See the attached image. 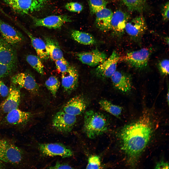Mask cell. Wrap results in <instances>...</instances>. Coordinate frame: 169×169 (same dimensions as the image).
<instances>
[{
	"label": "cell",
	"mask_w": 169,
	"mask_h": 169,
	"mask_svg": "<svg viewBox=\"0 0 169 169\" xmlns=\"http://www.w3.org/2000/svg\"><path fill=\"white\" fill-rule=\"evenodd\" d=\"M153 132L151 119L149 114H144L138 120L124 126L119 134L121 148L127 161L135 167L141 154L151 138Z\"/></svg>",
	"instance_id": "cell-1"
},
{
	"label": "cell",
	"mask_w": 169,
	"mask_h": 169,
	"mask_svg": "<svg viewBox=\"0 0 169 169\" xmlns=\"http://www.w3.org/2000/svg\"><path fill=\"white\" fill-rule=\"evenodd\" d=\"M84 123L85 132L90 138L101 134L107 129L108 121L105 116L92 110L85 113Z\"/></svg>",
	"instance_id": "cell-2"
},
{
	"label": "cell",
	"mask_w": 169,
	"mask_h": 169,
	"mask_svg": "<svg viewBox=\"0 0 169 169\" xmlns=\"http://www.w3.org/2000/svg\"><path fill=\"white\" fill-rule=\"evenodd\" d=\"M14 11L19 14H26L40 10L48 0H2Z\"/></svg>",
	"instance_id": "cell-3"
},
{
	"label": "cell",
	"mask_w": 169,
	"mask_h": 169,
	"mask_svg": "<svg viewBox=\"0 0 169 169\" xmlns=\"http://www.w3.org/2000/svg\"><path fill=\"white\" fill-rule=\"evenodd\" d=\"M150 49L146 48L131 51L127 53L120 57L122 60L131 66L139 69H142L146 67L151 55Z\"/></svg>",
	"instance_id": "cell-4"
},
{
	"label": "cell",
	"mask_w": 169,
	"mask_h": 169,
	"mask_svg": "<svg viewBox=\"0 0 169 169\" xmlns=\"http://www.w3.org/2000/svg\"><path fill=\"white\" fill-rule=\"evenodd\" d=\"M33 116L31 113L22 111L17 108L7 113L0 124L6 127H23L29 123Z\"/></svg>",
	"instance_id": "cell-5"
},
{
	"label": "cell",
	"mask_w": 169,
	"mask_h": 169,
	"mask_svg": "<svg viewBox=\"0 0 169 169\" xmlns=\"http://www.w3.org/2000/svg\"><path fill=\"white\" fill-rule=\"evenodd\" d=\"M76 116L67 113L63 110L59 111L54 116L52 126L59 132L68 133L71 131L76 123Z\"/></svg>",
	"instance_id": "cell-6"
},
{
	"label": "cell",
	"mask_w": 169,
	"mask_h": 169,
	"mask_svg": "<svg viewBox=\"0 0 169 169\" xmlns=\"http://www.w3.org/2000/svg\"><path fill=\"white\" fill-rule=\"evenodd\" d=\"M38 148L41 154L45 156L66 158L71 157L73 154L70 149L60 143H39Z\"/></svg>",
	"instance_id": "cell-7"
},
{
	"label": "cell",
	"mask_w": 169,
	"mask_h": 169,
	"mask_svg": "<svg viewBox=\"0 0 169 169\" xmlns=\"http://www.w3.org/2000/svg\"><path fill=\"white\" fill-rule=\"evenodd\" d=\"M24 157L20 148L8 141L0 147V160L4 161L17 164L23 161Z\"/></svg>",
	"instance_id": "cell-8"
},
{
	"label": "cell",
	"mask_w": 169,
	"mask_h": 169,
	"mask_svg": "<svg viewBox=\"0 0 169 169\" xmlns=\"http://www.w3.org/2000/svg\"><path fill=\"white\" fill-rule=\"evenodd\" d=\"M120 57L117 53L114 51L110 56L98 65L95 73L97 77L106 78L110 77L116 71L117 65Z\"/></svg>",
	"instance_id": "cell-9"
},
{
	"label": "cell",
	"mask_w": 169,
	"mask_h": 169,
	"mask_svg": "<svg viewBox=\"0 0 169 169\" xmlns=\"http://www.w3.org/2000/svg\"><path fill=\"white\" fill-rule=\"evenodd\" d=\"M13 84L25 88L34 93L38 91L39 87L34 77L31 74L25 72L19 73L11 78Z\"/></svg>",
	"instance_id": "cell-10"
},
{
	"label": "cell",
	"mask_w": 169,
	"mask_h": 169,
	"mask_svg": "<svg viewBox=\"0 0 169 169\" xmlns=\"http://www.w3.org/2000/svg\"><path fill=\"white\" fill-rule=\"evenodd\" d=\"M32 19L35 26L50 29L60 28L65 23L72 21L70 17L65 15H51L41 19L32 17Z\"/></svg>",
	"instance_id": "cell-11"
},
{
	"label": "cell",
	"mask_w": 169,
	"mask_h": 169,
	"mask_svg": "<svg viewBox=\"0 0 169 169\" xmlns=\"http://www.w3.org/2000/svg\"><path fill=\"white\" fill-rule=\"evenodd\" d=\"M76 56L82 63L92 66L99 65L107 58L105 53L97 49L88 52L77 53Z\"/></svg>",
	"instance_id": "cell-12"
},
{
	"label": "cell",
	"mask_w": 169,
	"mask_h": 169,
	"mask_svg": "<svg viewBox=\"0 0 169 169\" xmlns=\"http://www.w3.org/2000/svg\"><path fill=\"white\" fill-rule=\"evenodd\" d=\"M0 33L3 39L11 45L18 44L23 39L20 32L0 19Z\"/></svg>",
	"instance_id": "cell-13"
},
{
	"label": "cell",
	"mask_w": 169,
	"mask_h": 169,
	"mask_svg": "<svg viewBox=\"0 0 169 169\" xmlns=\"http://www.w3.org/2000/svg\"><path fill=\"white\" fill-rule=\"evenodd\" d=\"M17 62L15 50L11 45L0 39V62L16 68Z\"/></svg>",
	"instance_id": "cell-14"
},
{
	"label": "cell",
	"mask_w": 169,
	"mask_h": 169,
	"mask_svg": "<svg viewBox=\"0 0 169 169\" xmlns=\"http://www.w3.org/2000/svg\"><path fill=\"white\" fill-rule=\"evenodd\" d=\"M147 28L144 18L142 16H137L126 24L125 30L129 35L134 38L141 37Z\"/></svg>",
	"instance_id": "cell-15"
},
{
	"label": "cell",
	"mask_w": 169,
	"mask_h": 169,
	"mask_svg": "<svg viewBox=\"0 0 169 169\" xmlns=\"http://www.w3.org/2000/svg\"><path fill=\"white\" fill-rule=\"evenodd\" d=\"M110 77L114 86L121 92L127 93L131 90L132 79L129 74L116 71Z\"/></svg>",
	"instance_id": "cell-16"
},
{
	"label": "cell",
	"mask_w": 169,
	"mask_h": 169,
	"mask_svg": "<svg viewBox=\"0 0 169 169\" xmlns=\"http://www.w3.org/2000/svg\"><path fill=\"white\" fill-rule=\"evenodd\" d=\"M12 84L9 89L7 98L0 106L1 110L5 113L7 114L12 110L18 108L19 104L20 98V91L16 85Z\"/></svg>",
	"instance_id": "cell-17"
},
{
	"label": "cell",
	"mask_w": 169,
	"mask_h": 169,
	"mask_svg": "<svg viewBox=\"0 0 169 169\" xmlns=\"http://www.w3.org/2000/svg\"><path fill=\"white\" fill-rule=\"evenodd\" d=\"M61 83L64 91L69 93L77 87L78 74L74 66L70 65L67 70L62 73Z\"/></svg>",
	"instance_id": "cell-18"
},
{
	"label": "cell",
	"mask_w": 169,
	"mask_h": 169,
	"mask_svg": "<svg viewBox=\"0 0 169 169\" xmlns=\"http://www.w3.org/2000/svg\"><path fill=\"white\" fill-rule=\"evenodd\" d=\"M127 13L118 10L113 13L111 22L110 31L117 35H120L125 31L126 24L130 19Z\"/></svg>",
	"instance_id": "cell-19"
},
{
	"label": "cell",
	"mask_w": 169,
	"mask_h": 169,
	"mask_svg": "<svg viewBox=\"0 0 169 169\" xmlns=\"http://www.w3.org/2000/svg\"><path fill=\"white\" fill-rule=\"evenodd\" d=\"M86 104L84 99L77 96L70 99L64 106L62 110L69 114L77 116L85 109Z\"/></svg>",
	"instance_id": "cell-20"
},
{
	"label": "cell",
	"mask_w": 169,
	"mask_h": 169,
	"mask_svg": "<svg viewBox=\"0 0 169 169\" xmlns=\"http://www.w3.org/2000/svg\"><path fill=\"white\" fill-rule=\"evenodd\" d=\"M113 12L110 9L105 8L95 13L96 26L101 31L106 32L110 31V24Z\"/></svg>",
	"instance_id": "cell-21"
},
{
	"label": "cell",
	"mask_w": 169,
	"mask_h": 169,
	"mask_svg": "<svg viewBox=\"0 0 169 169\" xmlns=\"http://www.w3.org/2000/svg\"><path fill=\"white\" fill-rule=\"evenodd\" d=\"M25 31L30 38L32 45L38 56L42 60L48 59L50 57L45 42L42 39L34 36L28 31Z\"/></svg>",
	"instance_id": "cell-22"
},
{
	"label": "cell",
	"mask_w": 169,
	"mask_h": 169,
	"mask_svg": "<svg viewBox=\"0 0 169 169\" xmlns=\"http://www.w3.org/2000/svg\"><path fill=\"white\" fill-rule=\"evenodd\" d=\"M45 39L49 57L52 60L55 61L64 57L63 52L56 40L48 37Z\"/></svg>",
	"instance_id": "cell-23"
},
{
	"label": "cell",
	"mask_w": 169,
	"mask_h": 169,
	"mask_svg": "<svg viewBox=\"0 0 169 169\" xmlns=\"http://www.w3.org/2000/svg\"><path fill=\"white\" fill-rule=\"evenodd\" d=\"M71 36L75 41L84 45H89L94 44L96 41L91 34L85 32L77 30L72 31Z\"/></svg>",
	"instance_id": "cell-24"
},
{
	"label": "cell",
	"mask_w": 169,
	"mask_h": 169,
	"mask_svg": "<svg viewBox=\"0 0 169 169\" xmlns=\"http://www.w3.org/2000/svg\"><path fill=\"white\" fill-rule=\"evenodd\" d=\"M99 104L102 109L115 116L118 117L121 114L122 107L114 104L108 100H101L99 101Z\"/></svg>",
	"instance_id": "cell-25"
},
{
	"label": "cell",
	"mask_w": 169,
	"mask_h": 169,
	"mask_svg": "<svg viewBox=\"0 0 169 169\" xmlns=\"http://www.w3.org/2000/svg\"><path fill=\"white\" fill-rule=\"evenodd\" d=\"M147 0H122L128 9L131 11L141 12L145 8Z\"/></svg>",
	"instance_id": "cell-26"
},
{
	"label": "cell",
	"mask_w": 169,
	"mask_h": 169,
	"mask_svg": "<svg viewBox=\"0 0 169 169\" xmlns=\"http://www.w3.org/2000/svg\"><path fill=\"white\" fill-rule=\"evenodd\" d=\"M26 60L28 64L40 74L44 73V67L41 59L36 55L29 54L27 56Z\"/></svg>",
	"instance_id": "cell-27"
},
{
	"label": "cell",
	"mask_w": 169,
	"mask_h": 169,
	"mask_svg": "<svg viewBox=\"0 0 169 169\" xmlns=\"http://www.w3.org/2000/svg\"><path fill=\"white\" fill-rule=\"evenodd\" d=\"M45 84L53 96H55L60 84L58 78L55 76H51L46 81Z\"/></svg>",
	"instance_id": "cell-28"
},
{
	"label": "cell",
	"mask_w": 169,
	"mask_h": 169,
	"mask_svg": "<svg viewBox=\"0 0 169 169\" xmlns=\"http://www.w3.org/2000/svg\"><path fill=\"white\" fill-rule=\"evenodd\" d=\"M88 3L90 13L93 14L106 8L108 2L105 0H88Z\"/></svg>",
	"instance_id": "cell-29"
},
{
	"label": "cell",
	"mask_w": 169,
	"mask_h": 169,
	"mask_svg": "<svg viewBox=\"0 0 169 169\" xmlns=\"http://www.w3.org/2000/svg\"><path fill=\"white\" fill-rule=\"evenodd\" d=\"M101 163L99 157L97 155L91 156L88 158L86 169H99L101 167Z\"/></svg>",
	"instance_id": "cell-30"
},
{
	"label": "cell",
	"mask_w": 169,
	"mask_h": 169,
	"mask_svg": "<svg viewBox=\"0 0 169 169\" xmlns=\"http://www.w3.org/2000/svg\"><path fill=\"white\" fill-rule=\"evenodd\" d=\"M16 68L0 62V79L11 74Z\"/></svg>",
	"instance_id": "cell-31"
},
{
	"label": "cell",
	"mask_w": 169,
	"mask_h": 169,
	"mask_svg": "<svg viewBox=\"0 0 169 169\" xmlns=\"http://www.w3.org/2000/svg\"><path fill=\"white\" fill-rule=\"evenodd\" d=\"M57 69L62 73L66 72L70 65L64 57L55 61Z\"/></svg>",
	"instance_id": "cell-32"
},
{
	"label": "cell",
	"mask_w": 169,
	"mask_h": 169,
	"mask_svg": "<svg viewBox=\"0 0 169 169\" xmlns=\"http://www.w3.org/2000/svg\"><path fill=\"white\" fill-rule=\"evenodd\" d=\"M169 61L164 59L161 61L158 64V68L160 73L163 76H167L169 74Z\"/></svg>",
	"instance_id": "cell-33"
},
{
	"label": "cell",
	"mask_w": 169,
	"mask_h": 169,
	"mask_svg": "<svg viewBox=\"0 0 169 169\" xmlns=\"http://www.w3.org/2000/svg\"><path fill=\"white\" fill-rule=\"evenodd\" d=\"M65 8L70 12H81L83 8V6L81 4L73 2L67 3L65 5Z\"/></svg>",
	"instance_id": "cell-34"
},
{
	"label": "cell",
	"mask_w": 169,
	"mask_h": 169,
	"mask_svg": "<svg viewBox=\"0 0 169 169\" xmlns=\"http://www.w3.org/2000/svg\"><path fill=\"white\" fill-rule=\"evenodd\" d=\"M169 2H167L162 6L161 10V15L164 20L167 21L169 19Z\"/></svg>",
	"instance_id": "cell-35"
},
{
	"label": "cell",
	"mask_w": 169,
	"mask_h": 169,
	"mask_svg": "<svg viewBox=\"0 0 169 169\" xmlns=\"http://www.w3.org/2000/svg\"><path fill=\"white\" fill-rule=\"evenodd\" d=\"M9 89L4 83L0 80V95L3 97L8 95Z\"/></svg>",
	"instance_id": "cell-36"
},
{
	"label": "cell",
	"mask_w": 169,
	"mask_h": 169,
	"mask_svg": "<svg viewBox=\"0 0 169 169\" xmlns=\"http://www.w3.org/2000/svg\"><path fill=\"white\" fill-rule=\"evenodd\" d=\"M49 168L50 169H72L73 168L68 164L58 162H57L54 165L49 167Z\"/></svg>",
	"instance_id": "cell-37"
},
{
	"label": "cell",
	"mask_w": 169,
	"mask_h": 169,
	"mask_svg": "<svg viewBox=\"0 0 169 169\" xmlns=\"http://www.w3.org/2000/svg\"><path fill=\"white\" fill-rule=\"evenodd\" d=\"M169 164L163 161L158 162L155 166V169H169Z\"/></svg>",
	"instance_id": "cell-38"
},
{
	"label": "cell",
	"mask_w": 169,
	"mask_h": 169,
	"mask_svg": "<svg viewBox=\"0 0 169 169\" xmlns=\"http://www.w3.org/2000/svg\"><path fill=\"white\" fill-rule=\"evenodd\" d=\"M6 141V140H0V147L4 144Z\"/></svg>",
	"instance_id": "cell-39"
},
{
	"label": "cell",
	"mask_w": 169,
	"mask_h": 169,
	"mask_svg": "<svg viewBox=\"0 0 169 169\" xmlns=\"http://www.w3.org/2000/svg\"><path fill=\"white\" fill-rule=\"evenodd\" d=\"M169 89H168V93H167V102H168V105H169Z\"/></svg>",
	"instance_id": "cell-40"
}]
</instances>
